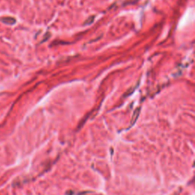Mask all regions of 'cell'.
<instances>
[{
	"label": "cell",
	"instance_id": "1",
	"mask_svg": "<svg viewBox=\"0 0 195 195\" xmlns=\"http://www.w3.org/2000/svg\"><path fill=\"white\" fill-rule=\"evenodd\" d=\"M139 111H140V108H137V109L136 110V111L134 112L133 117V118H132V121H131V125H133V123L136 122V119H137V117H138V115H139Z\"/></svg>",
	"mask_w": 195,
	"mask_h": 195
},
{
	"label": "cell",
	"instance_id": "2",
	"mask_svg": "<svg viewBox=\"0 0 195 195\" xmlns=\"http://www.w3.org/2000/svg\"><path fill=\"white\" fill-rule=\"evenodd\" d=\"M93 20H94V17H92V18H90L89 21H86V22H85V24H89L90 23H91V21H92V22L93 21Z\"/></svg>",
	"mask_w": 195,
	"mask_h": 195
}]
</instances>
